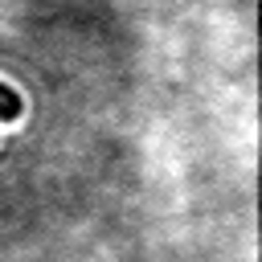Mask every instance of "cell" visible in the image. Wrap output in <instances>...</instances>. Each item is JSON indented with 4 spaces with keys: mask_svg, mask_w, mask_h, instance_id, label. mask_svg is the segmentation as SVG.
<instances>
[{
    "mask_svg": "<svg viewBox=\"0 0 262 262\" xmlns=\"http://www.w3.org/2000/svg\"><path fill=\"white\" fill-rule=\"evenodd\" d=\"M20 111H25L20 94H16L12 86H4V82H0V123H12V119H20Z\"/></svg>",
    "mask_w": 262,
    "mask_h": 262,
    "instance_id": "6da1fadb",
    "label": "cell"
}]
</instances>
